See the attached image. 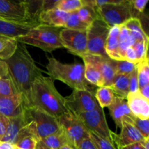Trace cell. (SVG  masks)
<instances>
[{
	"label": "cell",
	"mask_w": 149,
	"mask_h": 149,
	"mask_svg": "<svg viewBox=\"0 0 149 149\" xmlns=\"http://www.w3.org/2000/svg\"><path fill=\"white\" fill-rule=\"evenodd\" d=\"M5 63L8 75L16 90L23 96L28 104V95L31 86L38 77L42 75L41 69L36 65L26 45L20 42L17 44V49L13 56L5 61Z\"/></svg>",
	"instance_id": "1"
},
{
	"label": "cell",
	"mask_w": 149,
	"mask_h": 149,
	"mask_svg": "<svg viewBox=\"0 0 149 149\" xmlns=\"http://www.w3.org/2000/svg\"><path fill=\"white\" fill-rule=\"evenodd\" d=\"M28 105L35 106L58 119L68 112L63 97L50 77L41 75L33 81L28 95Z\"/></svg>",
	"instance_id": "2"
},
{
	"label": "cell",
	"mask_w": 149,
	"mask_h": 149,
	"mask_svg": "<svg viewBox=\"0 0 149 149\" xmlns=\"http://www.w3.org/2000/svg\"><path fill=\"white\" fill-rule=\"evenodd\" d=\"M42 11V1H6L0 0V20L18 24L40 25L39 13Z\"/></svg>",
	"instance_id": "3"
},
{
	"label": "cell",
	"mask_w": 149,
	"mask_h": 149,
	"mask_svg": "<svg viewBox=\"0 0 149 149\" xmlns=\"http://www.w3.org/2000/svg\"><path fill=\"white\" fill-rule=\"evenodd\" d=\"M47 74L53 80H60L73 90L92 91L90 84L86 81L84 65L80 63H62L54 58H48L46 66Z\"/></svg>",
	"instance_id": "4"
},
{
	"label": "cell",
	"mask_w": 149,
	"mask_h": 149,
	"mask_svg": "<svg viewBox=\"0 0 149 149\" xmlns=\"http://www.w3.org/2000/svg\"><path fill=\"white\" fill-rule=\"evenodd\" d=\"M62 29L40 24L31 29L26 35L16 39L20 43L32 45L45 52H51L63 47L60 39V33Z\"/></svg>",
	"instance_id": "5"
},
{
	"label": "cell",
	"mask_w": 149,
	"mask_h": 149,
	"mask_svg": "<svg viewBox=\"0 0 149 149\" xmlns=\"http://www.w3.org/2000/svg\"><path fill=\"white\" fill-rule=\"evenodd\" d=\"M96 9L100 19L111 28L122 26L135 17V10L132 7L131 1L117 0L113 4H105Z\"/></svg>",
	"instance_id": "6"
},
{
	"label": "cell",
	"mask_w": 149,
	"mask_h": 149,
	"mask_svg": "<svg viewBox=\"0 0 149 149\" xmlns=\"http://www.w3.org/2000/svg\"><path fill=\"white\" fill-rule=\"evenodd\" d=\"M110 29L101 19H97L90 25L87 30V54L108 57L105 48Z\"/></svg>",
	"instance_id": "7"
},
{
	"label": "cell",
	"mask_w": 149,
	"mask_h": 149,
	"mask_svg": "<svg viewBox=\"0 0 149 149\" xmlns=\"http://www.w3.org/2000/svg\"><path fill=\"white\" fill-rule=\"evenodd\" d=\"M58 120L68 145L74 149H77L83 140L90 137L89 130L76 115L67 112L59 116Z\"/></svg>",
	"instance_id": "8"
},
{
	"label": "cell",
	"mask_w": 149,
	"mask_h": 149,
	"mask_svg": "<svg viewBox=\"0 0 149 149\" xmlns=\"http://www.w3.org/2000/svg\"><path fill=\"white\" fill-rule=\"evenodd\" d=\"M67 111L74 115L100 109L93 91L74 90L71 94L64 97Z\"/></svg>",
	"instance_id": "9"
},
{
	"label": "cell",
	"mask_w": 149,
	"mask_h": 149,
	"mask_svg": "<svg viewBox=\"0 0 149 149\" xmlns=\"http://www.w3.org/2000/svg\"><path fill=\"white\" fill-rule=\"evenodd\" d=\"M29 121L36 124V131L39 140L55 133L60 130L58 119L35 106H29L26 108Z\"/></svg>",
	"instance_id": "10"
},
{
	"label": "cell",
	"mask_w": 149,
	"mask_h": 149,
	"mask_svg": "<svg viewBox=\"0 0 149 149\" xmlns=\"http://www.w3.org/2000/svg\"><path fill=\"white\" fill-rule=\"evenodd\" d=\"M82 122L89 132L112 141L113 132L109 129L102 108L76 115Z\"/></svg>",
	"instance_id": "11"
},
{
	"label": "cell",
	"mask_w": 149,
	"mask_h": 149,
	"mask_svg": "<svg viewBox=\"0 0 149 149\" xmlns=\"http://www.w3.org/2000/svg\"><path fill=\"white\" fill-rule=\"evenodd\" d=\"M63 47L70 52L81 57L87 53V30H74L63 28L60 33Z\"/></svg>",
	"instance_id": "12"
},
{
	"label": "cell",
	"mask_w": 149,
	"mask_h": 149,
	"mask_svg": "<svg viewBox=\"0 0 149 149\" xmlns=\"http://www.w3.org/2000/svg\"><path fill=\"white\" fill-rule=\"evenodd\" d=\"M28 104L21 94L0 97V116L7 119L15 117L24 112Z\"/></svg>",
	"instance_id": "13"
},
{
	"label": "cell",
	"mask_w": 149,
	"mask_h": 149,
	"mask_svg": "<svg viewBox=\"0 0 149 149\" xmlns=\"http://www.w3.org/2000/svg\"><path fill=\"white\" fill-rule=\"evenodd\" d=\"M122 132L120 135L113 132L112 141L117 149L127 146L130 144L143 141L146 138L141 134L132 124L127 122H122Z\"/></svg>",
	"instance_id": "14"
},
{
	"label": "cell",
	"mask_w": 149,
	"mask_h": 149,
	"mask_svg": "<svg viewBox=\"0 0 149 149\" xmlns=\"http://www.w3.org/2000/svg\"><path fill=\"white\" fill-rule=\"evenodd\" d=\"M108 108L112 119L118 127L122 128L123 122L131 123L135 117L131 112L126 99L116 96L113 103Z\"/></svg>",
	"instance_id": "15"
},
{
	"label": "cell",
	"mask_w": 149,
	"mask_h": 149,
	"mask_svg": "<svg viewBox=\"0 0 149 149\" xmlns=\"http://www.w3.org/2000/svg\"><path fill=\"white\" fill-rule=\"evenodd\" d=\"M29 122H30V121H29V118L28 116L26 109L24 112L20 115L9 119L5 134L0 139V141L8 143L15 146L17 135L21 130L22 128L26 126Z\"/></svg>",
	"instance_id": "16"
},
{
	"label": "cell",
	"mask_w": 149,
	"mask_h": 149,
	"mask_svg": "<svg viewBox=\"0 0 149 149\" xmlns=\"http://www.w3.org/2000/svg\"><path fill=\"white\" fill-rule=\"evenodd\" d=\"M84 63V74L86 81L90 84H93L97 87H103V81L96 61L95 55L86 54L81 57Z\"/></svg>",
	"instance_id": "17"
},
{
	"label": "cell",
	"mask_w": 149,
	"mask_h": 149,
	"mask_svg": "<svg viewBox=\"0 0 149 149\" xmlns=\"http://www.w3.org/2000/svg\"><path fill=\"white\" fill-rule=\"evenodd\" d=\"M127 102L134 116L141 119H149V101L141 95L139 91L129 93Z\"/></svg>",
	"instance_id": "18"
},
{
	"label": "cell",
	"mask_w": 149,
	"mask_h": 149,
	"mask_svg": "<svg viewBox=\"0 0 149 149\" xmlns=\"http://www.w3.org/2000/svg\"><path fill=\"white\" fill-rule=\"evenodd\" d=\"M69 13L57 8L42 11L39 13V20L41 24L53 27L64 28Z\"/></svg>",
	"instance_id": "19"
},
{
	"label": "cell",
	"mask_w": 149,
	"mask_h": 149,
	"mask_svg": "<svg viewBox=\"0 0 149 149\" xmlns=\"http://www.w3.org/2000/svg\"><path fill=\"white\" fill-rule=\"evenodd\" d=\"M39 25L18 24L0 20V35L11 38H17L26 35L31 29Z\"/></svg>",
	"instance_id": "20"
},
{
	"label": "cell",
	"mask_w": 149,
	"mask_h": 149,
	"mask_svg": "<svg viewBox=\"0 0 149 149\" xmlns=\"http://www.w3.org/2000/svg\"><path fill=\"white\" fill-rule=\"evenodd\" d=\"M95 58L103 77V87H111L116 76L113 60L111 59L109 57L97 55H95Z\"/></svg>",
	"instance_id": "21"
},
{
	"label": "cell",
	"mask_w": 149,
	"mask_h": 149,
	"mask_svg": "<svg viewBox=\"0 0 149 149\" xmlns=\"http://www.w3.org/2000/svg\"><path fill=\"white\" fill-rule=\"evenodd\" d=\"M120 26L111 27L106 43V55L111 59L122 61L119 54V35Z\"/></svg>",
	"instance_id": "22"
},
{
	"label": "cell",
	"mask_w": 149,
	"mask_h": 149,
	"mask_svg": "<svg viewBox=\"0 0 149 149\" xmlns=\"http://www.w3.org/2000/svg\"><path fill=\"white\" fill-rule=\"evenodd\" d=\"M129 31L131 36L135 39V42H144L148 43V36L142 28L141 22L138 17H133L124 24Z\"/></svg>",
	"instance_id": "23"
},
{
	"label": "cell",
	"mask_w": 149,
	"mask_h": 149,
	"mask_svg": "<svg viewBox=\"0 0 149 149\" xmlns=\"http://www.w3.org/2000/svg\"><path fill=\"white\" fill-rule=\"evenodd\" d=\"M84 5L77 11L79 17L84 23L90 26L94 20L100 19L97 9L93 4V1L90 0H83Z\"/></svg>",
	"instance_id": "24"
},
{
	"label": "cell",
	"mask_w": 149,
	"mask_h": 149,
	"mask_svg": "<svg viewBox=\"0 0 149 149\" xmlns=\"http://www.w3.org/2000/svg\"><path fill=\"white\" fill-rule=\"evenodd\" d=\"M17 44L15 38L0 35V60L5 61L10 59L15 52Z\"/></svg>",
	"instance_id": "25"
},
{
	"label": "cell",
	"mask_w": 149,
	"mask_h": 149,
	"mask_svg": "<svg viewBox=\"0 0 149 149\" xmlns=\"http://www.w3.org/2000/svg\"><path fill=\"white\" fill-rule=\"evenodd\" d=\"M129 78L130 74L116 76L113 84L110 88L112 89L116 97L127 99V97L130 93Z\"/></svg>",
	"instance_id": "26"
},
{
	"label": "cell",
	"mask_w": 149,
	"mask_h": 149,
	"mask_svg": "<svg viewBox=\"0 0 149 149\" xmlns=\"http://www.w3.org/2000/svg\"><path fill=\"white\" fill-rule=\"evenodd\" d=\"M135 43V39L131 36L129 31L124 25L121 26L119 35V54L122 61H125V52L127 48L133 46Z\"/></svg>",
	"instance_id": "27"
},
{
	"label": "cell",
	"mask_w": 149,
	"mask_h": 149,
	"mask_svg": "<svg viewBox=\"0 0 149 149\" xmlns=\"http://www.w3.org/2000/svg\"><path fill=\"white\" fill-rule=\"evenodd\" d=\"M39 141L51 149H59L65 145H68L65 134L60 128L59 131L52 135L42 138Z\"/></svg>",
	"instance_id": "28"
},
{
	"label": "cell",
	"mask_w": 149,
	"mask_h": 149,
	"mask_svg": "<svg viewBox=\"0 0 149 149\" xmlns=\"http://www.w3.org/2000/svg\"><path fill=\"white\" fill-rule=\"evenodd\" d=\"M95 96L99 106L102 109L109 107L113 103L116 97L112 89L107 87H99L95 93Z\"/></svg>",
	"instance_id": "29"
},
{
	"label": "cell",
	"mask_w": 149,
	"mask_h": 149,
	"mask_svg": "<svg viewBox=\"0 0 149 149\" xmlns=\"http://www.w3.org/2000/svg\"><path fill=\"white\" fill-rule=\"evenodd\" d=\"M139 90L149 84V64L148 58L136 64Z\"/></svg>",
	"instance_id": "30"
},
{
	"label": "cell",
	"mask_w": 149,
	"mask_h": 149,
	"mask_svg": "<svg viewBox=\"0 0 149 149\" xmlns=\"http://www.w3.org/2000/svg\"><path fill=\"white\" fill-rule=\"evenodd\" d=\"M17 94L19 93L16 90L8 74L0 78V97H12Z\"/></svg>",
	"instance_id": "31"
},
{
	"label": "cell",
	"mask_w": 149,
	"mask_h": 149,
	"mask_svg": "<svg viewBox=\"0 0 149 149\" xmlns=\"http://www.w3.org/2000/svg\"><path fill=\"white\" fill-rule=\"evenodd\" d=\"M83 5V0H59L57 1L55 8L67 13H72L78 11Z\"/></svg>",
	"instance_id": "32"
},
{
	"label": "cell",
	"mask_w": 149,
	"mask_h": 149,
	"mask_svg": "<svg viewBox=\"0 0 149 149\" xmlns=\"http://www.w3.org/2000/svg\"><path fill=\"white\" fill-rule=\"evenodd\" d=\"M89 26H88L87 23H84L80 20L77 11L72 13H69V16L67 19L64 28L68 29H74V30L84 31L87 30Z\"/></svg>",
	"instance_id": "33"
},
{
	"label": "cell",
	"mask_w": 149,
	"mask_h": 149,
	"mask_svg": "<svg viewBox=\"0 0 149 149\" xmlns=\"http://www.w3.org/2000/svg\"><path fill=\"white\" fill-rule=\"evenodd\" d=\"M116 75H128L135 70L136 65L126 61H115L113 60Z\"/></svg>",
	"instance_id": "34"
},
{
	"label": "cell",
	"mask_w": 149,
	"mask_h": 149,
	"mask_svg": "<svg viewBox=\"0 0 149 149\" xmlns=\"http://www.w3.org/2000/svg\"><path fill=\"white\" fill-rule=\"evenodd\" d=\"M90 138L97 149H117L111 141L90 132Z\"/></svg>",
	"instance_id": "35"
},
{
	"label": "cell",
	"mask_w": 149,
	"mask_h": 149,
	"mask_svg": "<svg viewBox=\"0 0 149 149\" xmlns=\"http://www.w3.org/2000/svg\"><path fill=\"white\" fill-rule=\"evenodd\" d=\"M131 124L136 127V129L141 132L144 138H149V121L148 119H141L135 116L132 119Z\"/></svg>",
	"instance_id": "36"
},
{
	"label": "cell",
	"mask_w": 149,
	"mask_h": 149,
	"mask_svg": "<svg viewBox=\"0 0 149 149\" xmlns=\"http://www.w3.org/2000/svg\"><path fill=\"white\" fill-rule=\"evenodd\" d=\"M38 140L33 136H26L19 140L15 145L18 149H36Z\"/></svg>",
	"instance_id": "37"
},
{
	"label": "cell",
	"mask_w": 149,
	"mask_h": 149,
	"mask_svg": "<svg viewBox=\"0 0 149 149\" xmlns=\"http://www.w3.org/2000/svg\"><path fill=\"white\" fill-rule=\"evenodd\" d=\"M148 43L144 42H135L132 46L134 50H135V54H136L137 60L138 63L143 61L146 58L148 57L147 55V49H148Z\"/></svg>",
	"instance_id": "38"
},
{
	"label": "cell",
	"mask_w": 149,
	"mask_h": 149,
	"mask_svg": "<svg viewBox=\"0 0 149 149\" xmlns=\"http://www.w3.org/2000/svg\"><path fill=\"white\" fill-rule=\"evenodd\" d=\"M138 91H139V86H138V73H137V68L135 67V70L130 74L129 92L130 93H134Z\"/></svg>",
	"instance_id": "39"
},
{
	"label": "cell",
	"mask_w": 149,
	"mask_h": 149,
	"mask_svg": "<svg viewBox=\"0 0 149 149\" xmlns=\"http://www.w3.org/2000/svg\"><path fill=\"white\" fill-rule=\"evenodd\" d=\"M125 60L127 62L131 63L136 65L138 63V60H137L136 54H135V50H134L132 47H130L127 48L125 52Z\"/></svg>",
	"instance_id": "40"
},
{
	"label": "cell",
	"mask_w": 149,
	"mask_h": 149,
	"mask_svg": "<svg viewBox=\"0 0 149 149\" xmlns=\"http://www.w3.org/2000/svg\"><path fill=\"white\" fill-rule=\"evenodd\" d=\"M147 3H148V0H133V1H131V4H132L133 9L138 13H143Z\"/></svg>",
	"instance_id": "41"
},
{
	"label": "cell",
	"mask_w": 149,
	"mask_h": 149,
	"mask_svg": "<svg viewBox=\"0 0 149 149\" xmlns=\"http://www.w3.org/2000/svg\"><path fill=\"white\" fill-rule=\"evenodd\" d=\"M77 149H97V148H96L94 143L92 141V140L90 139V137H89V138H85V139L83 140V141L79 144L78 147H77Z\"/></svg>",
	"instance_id": "42"
},
{
	"label": "cell",
	"mask_w": 149,
	"mask_h": 149,
	"mask_svg": "<svg viewBox=\"0 0 149 149\" xmlns=\"http://www.w3.org/2000/svg\"><path fill=\"white\" fill-rule=\"evenodd\" d=\"M9 119L3 116H0V139L4 135L7 130Z\"/></svg>",
	"instance_id": "43"
},
{
	"label": "cell",
	"mask_w": 149,
	"mask_h": 149,
	"mask_svg": "<svg viewBox=\"0 0 149 149\" xmlns=\"http://www.w3.org/2000/svg\"><path fill=\"white\" fill-rule=\"evenodd\" d=\"M8 74V69L5 61L0 60V78L4 77Z\"/></svg>",
	"instance_id": "44"
},
{
	"label": "cell",
	"mask_w": 149,
	"mask_h": 149,
	"mask_svg": "<svg viewBox=\"0 0 149 149\" xmlns=\"http://www.w3.org/2000/svg\"><path fill=\"white\" fill-rule=\"evenodd\" d=\"M120 149H144L143 146L142 142L140 143H135L130 144L127 146L122 147Z\"/></svg>",
	"instance_id": "45"
},
{
	"label": "cell",
	"mask_w": 149,
	"mask_h": 149,
	"mask_svg": "<svg viewBox=\"0 0 149 149\" xmlns=\"http://www.w3.org/2000/svg\"><path fill=\"white\" fill-rule=\"evenodd\" d=\"M139 92L143 97H145L146 100H149V84L141 89Z\"/></svg>",
	"instance_id": "46"
},
{
	"label": "cell",
	"mask_w": 149,
	"mask_h": 149,
	"mask_svg": "<svg viewBox=\"0 0 149 149\" xmlns=\"http://www.w3.org/2000/svg\"><path fill=\"white\" fill-rule=\"evenodd\" d=\"M0 149H16L15 146L8 143L1 142L0 141Z\"/></svg>",
	"instance_id": "47"
},
{
	"label": "cell",
	"mask_w": 149,
	"mask_h": 149,
	"mask_svg": "<svg viewBox=\"0 0 149 149\" xmlns=\"http://www.w3.org/2000/svg\"><path fill=\"white\" fill-rule=\"evenodd\" d=\"M36 149H51L49 148H48L47 146L45 145L44 143H42L40 141H38L37 144H36Z\"/></svg>",
	"instance_id": "48"
},
{
	"label": "cell",
	"mask_w": 149,
	"mask_h": 149,
	"mask_svg": "<svg viewBox=\"0 0 149 149\" xmlns=\"http://www.w3.org/2000/svg\"><path fill=\"white\" fill-rule=\"evenodd\" d=\"M142 144L144 149H149V138H146L143 141H142Z\"/></svg>",
	"instance_id": "49"
},
{
	"label": "cell",
	"mask_w": 149,
	"mask_h": 149,
	"mask_svg": "<svg viewBox=\"0 0 149 149\" xmlns=\"http://www.w3.org/2000/svg\"><path fill=\"white\" fill-rule=\"evenodd\" d=\"M59 149H74V148H73L71 146H70L69 145H65Z\"/></svg>",
	"instance_id": "50"
},
{
	"label": "cell",
	"mask_w": 149,
	"mask_h": 149,
	"mask_svg": "<svg viewBox=\"0 0 149 149\" xmlns=\"http://www.w3.org/2000/svg\"><path fill=\"white\" fill-rule=\"evenodd\" d=\"M16 148V149H18V148Z\"/></svg>",
	"instance_id": "51"
}]
</instances>
